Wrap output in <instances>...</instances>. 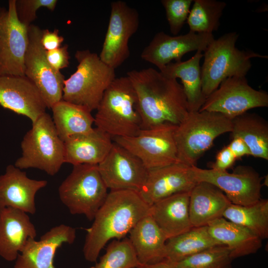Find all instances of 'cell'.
<instances>
[{
    "instance_id": "obj_6",
    "label": "cell",
    "mask_w": 268,
    "mask_h": 268,
    "mask_svg": "<svg viewBox=\"0 0 268 268\" xmlns=\"http://www.w3.org/2000/svg\"><path fill=\"white\" fill-rule=\"evenodd\" d=\"M232 120L216 112H190L174 131L179 163L196 166L198 160L221 134L230 133Z\"/></svg>"
},
{
    "instance_id": "obj_22",
    "label": "cell",
    "mask_w": 268,
    "mask_h": 268,
    "mask_svg": "<svg viewBox=\"0 0 268 268\" xmlns=\"http://www.w3.org/2000/svg\"><path fill=\"white\" fill-rule=\"evenodd\" d=\"M190 195V192L177 193L150 205V215L167 240L193 227L189 215Z\"/></svg>"
},
{
    "instance_id": "obj_26",
    "label": "cell",
    "mask_w": 268,
    "mask_h": 268,
    "mask_svg": "<svg viewBox=\"0 0 268 268\" xmlns=\"http://www.w3.org/2000/svg\"><path fill=\"white\" fill-rule=\"evenodd\" d=\"M207 226L211 236L228 248L233 260L255 254L262 246V240L252 231L223 217Z\"/></svg>"
},
{
    "instance_id": "obj_25",
    "label": "cell",
    "mask_w": 268,
    "mask_h": 268,
    "mask_svg": "<svg viewBox=\"0 0 268 268\" xmlns=\"http://www.w3.org/2000/svg\"><path fill=\"white\" fill-rule=\"evenodd\" d=\"M129 238L141 266L163 261L167 239L150 214L131 229Z\"/></svg>"
},
{
    "instance_id": "obj_32",
    "label": "cell",
    "mask_w": 268,
    "mask_h": 268,
    "mask_svg": "<svg viewBox=\"0 0 268 268\" xmlns=\"http://www.w3.org/2000/svg\"><path fill=\"white\" fill-rule=\"evenodd\" d=\"M187 22L190 31L211 33L220 26V19L226 3L216 0H195Z\"/></svg>"
},
{
    "instance_id": "obj_36",
    "label": "cell",
    "mask_w": 268,
    "mask_h": 268,
    "mask_svg": "<svg viewBox=\"0 0 268 268\" xmlns=\"http://www.w3.org/2000/svg\"><path fill=\"white\" fill-rule=\"evenodd\" d=\"M57 0H16L15 10L19 21L28 27L37 18L36 12L41 7L54 11Z\"/></svg>"
},
{
    "instance_id": "obj_7",
    "label": "cell",
    "mask_w": 268,
    "mask_h": 268,
    "mask_svg": "<svg viewBox=\"0 0 268 268\" xmlns=\"http://www.w3.org/2000/svg\"><path fill=\"white\" fill-rule=\"evenodd\" d=\"M32 124L21 142V155L14 166L21 170L38 169L54 176L65 163L64 142L48 113L43 114Z\"/></svg>"
},
{
    "instance_id": "obj_8",
    "label": "cell",
    "mask_w": 268,
    "mask_h": 268,
    "mask_svg": "<svg viewBox=\"0 0 268 268\" xmlns=\"http://www.w3.org/2000/svg\"><path fill=\"white\" fill-rule=\"evenodd\" d=\"M108 190L98 165L81 164L73 166L58 192L61 201L71 214L84 215L92 221L105 201Z\"/></svg>"
},
{
    "instance_id": "obj_24",
    "label": "cell",
    "mask_w": 268,
    "mask_h": 268,
    "mask_svg": "<svg viewBox=\"0 0 268 268\" xmlns=\"http://www.w3.org/2000/svg\"><path fill=\"white\" fill-rule=\"evenodd\" d=\"M231 202L215 186L198 182L190 192L189 215L193 227L207 226L211 222L223 217Z\"/></svg>"
},
{
    "instance_id": "obj_4",
    "label": "cell",
    "mask_w": 268,
    "mask_h": 268,
    "mask_svg": "<svg viewBox=\"0 0 268 268\" xmlns=\"http://www.w3.org/2000/svg\"><path fill=\"white\" fill-rule=\"evenodd\" d=\"M239 34L225 33L214 39L204 51L201 67L202 92L205 98L225 79L246 76L252 67L251 59L268 58L251 50H240L235 44Z\"/></svg>"
},
{
    "instance_id": "obj_20",
    "label": "cell",
    "mask_w": 268,
    "mask_h": 268,
    "mask_svg": "<svg viewBox=\"0 0 268 268\" xmlns=\"http://www.w3.org/2000/svg\"><path fill=\"white\" fill-rule=\"evenodd\" d=\"M47 184L46 180L30 179L25 171L8 165L0 175V208L9 207L35 214V196Z\"/></svg>"
},
{
    "instance_id": "obj_1",
    "label": "cell",
    "mask_w": 268,
    "mask_h": 268,
    "mask_svg": "<svg viewBox=\"0 0 268 268\" xmlns=\"http://www.w3.org/2000/svg\"><path fill=\"white\" fill-rule=\"evenodd\" d=\"M127 76L136 93L141 129L165 124L178 126L186 118L189 112L188 103L177 79L152 67L134 69Z\"/></svg>"
},
{
    "instance_id": "obj_29",
    "label": "cell",
    "mask_w": 268,
    "mask_h": 268,
    "mask_svg": "<svg viewBox=\"0 0 268 268\" xmlns=\"http://www.w3.org/2000/svg\"><path fill=\"white\" fill-rule=\"evenodd\" d=\"M53 121L57 132L64 142L75 135L91 132L94 117L87 108L63 100L51 108Z\"/></svg>"
},
{
    "instance_id": "obj_2",
    "label": "cell",
    "mask_w": 268,
    "mask_h": 268,
    "mask_svg": "<svg viewBox=\"0 0 268 268\" xmlns=\"http://www.w3.org/2000/svg\"><path fill=\"white\" fill-rule=\"evenodd\" d=\"M150 206L138 193L129 190L110 191L86 229L83 247L85 259L96 262L101 250L112 239L120 240L145 216Z\"/></svg>"
},
{
    "instance_id": "obj_38",
    "label": "cell",
    "mask_w": 268,
    "mask_h": 268,
    "mask_svg": "<svg viewBox=\"0 0 268 268\" xmlns=\"http://www.w3.org/2000/svg\"><path fill=\"white\" fill-rule=\"evenodd\" d=\"M236 158L228 146H224L217 154L214 162L210 163V168L227 171L234 164Z\"/></svg>"
},
{
    "instance_id": "obj_37",
    "label": "cell",
    "mask_w": 268,
    "mask_h": 268,
    "mask_svg": "<svg viewBox=\"0 0 268 268\" xmlns=\"http://www.w3.org/2000/svg\"><path fill=\"white\" fill-rule=\"evenodd\" d=\"M46 55L50 65L58 71L67 67L69 65L70 57L67 45H65L55 50L46 51Z\"/></svg>"
},
{
    "instance_id": "obj_15",
    "label": "cell",
    "mask_w": 268,
    "mask_h": 268,
    "mask_svg": "<svg viewBox=\"0 0 268 268\" xmlns=\"http://www.w3.org/2000/svg\"><path fill=\"white\" fill-rule=\"evenodd\" d=\"M15 0L8 1V9L0 18V75L25 76L28 30L17 18Z\"/></svg>"
},
{
    "instance_id": "obj_10",
    "label": "cell",
    "mask_w": 268,
    "mask_h": 268,
    "mask_svg": "<svg viewBox=\"0 0 268 268\" xmlns=\"http://www.w3.org/2000/svg\"><path fill=\"white\" fill-rule=\"evenodd\" d=\"M28 43L24 58V74L38 88L47 108L62 100L64 75L48 62L41 43L42 30L32 24L27 27Z\"/></svg>"
},
{
    "instance_id": "obj_14",
    "label": "cell",
    "mask_w": 268,
    "mask_h": 268,
    "mask_svg": "<svg viewBox=\"0 0 268 268\" xmlns=\"http://www.w3.org/2000/svg\"><path fill=\"white\" fill-rule=\"evenodd\" d=\"M98 168L110 191L129 190L139 193L148 172L137 157L114 141Z\"/></svg>"
},
{
    "instance_id": "obj_42",
    "label": "cell",
    "mask_w": 268,
    "mask_h": 268,
    "mask_svg": "<svg viewBox=\"0 0 268 268\" xmlns=\"http://www.w3.org/2000/svg\"><path fill=\"white\" fill-rule=\"evenodd\" d=\"M6 10V9H5L4 8L0 7V18L3 15Z\"/></svg>"
},
{
    "instance_id": "obj_40",
    "label": "cell",
    "mask_w": 268,
    "mask_h": 268,
    "mask_svg": "<svg viewBox=\"0 0 268 268\" xmlns=\"http://www.w3.org/2000/svg\"><path fill=\"white\" fill-rule=\"evenodd\" d=\"M237 159L245 155H250V152L245 142L240 138L233 137L227 145Z\"/></svg>"
},
{
    "instance_id": "obj_13",
    "label": "cell",
    "mask_w": 268,
    "mask_h": 268,
    "mask_svg": "<svg viewBox=\"0 0 268 268\" xmlns=\"http://www.w3.org/2000/svg\"><path fill=\"white\" fill-rule=\"evenodd\" d=\"M139 24L138 11L126 2L111 3L109 21L100 59L114 69L121 66L130 57L129 41L137 31Z\"/></svg>"
},
{
    "instance_id": "obj_18",
    "label": "cell",
    "mask_w": 268,
    "mask_h": 268,
    "mask_svg": "<svg viewBox=\"0 0 268 268\" xmlns=\"http://www.w3.org/2000/svg\"><path fill=\"white\" fill-rule=\"evenodd\" d=\"M76 230L68 225L60 224L45 233L39 241L28 240L15 260L14 268H56L54 258L57 250L63 244H72Z\"/></svg>"
},
{
    "instance_id": "obj_19",
    "label": "cell",
    "mask_w": 268,
    "mask_h": 268,
    "mask_svg": "<svg viewBox=\"0 0 268 268\" xmlns=\"http://www.w3.org/2000/svg\"><path fill=\"white\" fill-rule=\"evenodd\" d=\"M197 184L192 166L178 162L148 170L146 181L138 193L150 206L172 195L191 192Z\"/></svg>"
},
{
    "instance_id": "obj_9",
    "label": "cell",
    "mask_w": 268,
    "mask_h": 268,
    "mask_svg": "<svg viewBox=\"0 0 268 268\" xmlns=\"http://www.w3.org/2000/svg\"><path fill=\"white\" fill-rule=\"evenodd\" d=\"M176 126L163 124L141 129L135 136L116 137L113 140L137 157L150 170L178 162L174 138Z\"/></svg>"
},
{
    "instance_id": "obj_33",
    "label": "cell",
    "mask_w": 268,
    "mask_h": 268,
    "mask_svg": "<svg viewBox=\"0 0 268 268\" xmlns=\"http://www.w3.org/2000/svg\"><path fill=\"white\" fill-rule=\"evenodd\" d=\"M141 266L129 239L115 240L99 261L90 268H134Z\"/></svg>"
},
{
    "instance_id": "obj_21",
    "label": "cell",
    "mask_w": 268,
    "mask_h": 268,
    "mask_svg": "<svg viewBox=\"0 0 268 268\" xmlns=\"http://www.w3.org/2000/svg\"><path fill=\"white\" fill-rule=\"evenodd\" d=\"M36 228L28 214L12 207L0 208V257L15 261L28 240L35 238Z\"/></svg>"
},
{
    "instance_id": "obj_23",
    "label": "cell",
    "mask_w": 268,
    "mask_h": 268,
    "mask_svg": "<svg viewBox=\"0 0 268 268\" xmlns=\"http://www.w3.org/2000/svg\"><path fill=\"white\" fill-rule=\"evenodd\" d=\"M113 138L96 128L91 132L71 136L64 141L65 161L73 166L98 165L113 144Z\"/></svg>"
},
{
    "instance_id": "obj_39",
    "label": "cell",
    "mask_w": 268,
    "mask_h": 268,
    "mask_svg": "<svg viewBox=\"0 0 268 268\" xmlns=\"http://www.w3.org/2000/svg\"><path fill=\"white\" fill-rule=\"evenodd\" d=\"M64 40V37L59 35L58 29H55L53 32L48 29L42 30L41 43L46 51L60 48Z\"/></svg>"
},
{
    "instance_id": "obj_35",
    "label": "cell",
    "mask_w": 268,
    "mask_h": 268,
    "mask_svg": "<svg viewBox=\"0 0 268 268\" xmlns=\"http://www.w3.org/2000/svg\"><path fill=\"white\" fill-rule=\"evenodd\" d=\"M192 0H162L170 31L177 35L187 22Z\"/></svg>"
},
{
    "instance_id": "obj_17",
    "label": "cell",
    "mask_w": 268,
    "mask_h": 268,
    "mask_svg": "<svg viewBox=\"0 0 268 268\" xmlns=\"http://www.w3.org/2000/svg\"><path fill=\"white\" fill-rule=\"evenodd\" d=\"M0 105L27 117L32 124L47 108L39 89L29 79L13 75H0Z\"/></svg>"
},
{
    "instance_id": "obj_16",
    "label": "cell",
    "mask_w": 268,
    "mask_h": 268,
    "mask_svg": "<svg viewBox=\"0 0 268 268\" xmlns=\"http://www.w3.org/2000/svg\"><path fill=\"white\" fill-rule=\"evenodd\" d=\"M214 39L211 33L189 32L185 34L170 36L163 31L157 33L141 53V58L155 65L159 70L174 60L181 61L187 53L204 52Z\"/></svg>"
},
{
    "instance_id": "obj_43",
    "label": "cell",
    "mask_w": 268,
    "mask_h": 268,
    "mask_svg": "<svg viewBox=\"0 0 268 268\" xmlns=\"http://www.w3.org/2000/svg\"><path fill=\"white\" fill-rule=\"evenodd\" d=\"M140 268V267L139 268Z\"/></svg>"
},
{
    "instance_id": "obj_31",
    "label": "cell",
    "mask_w": 268,
    "mask_h": 268,
    "mask_svg": "<svg viewBox=\"0 0 268 268\" xmlns=\"http://www.w3.org/2000/svg\"><path fill=\"white\" fill-rule=\"evenodd\" d=\"M223 217L248 229L262 240L268 237V199L261 198L248 205L231 203Z\"/></svg>"
},
{
    "instance_id": "obj_41",
    "label": "cell",
    "mask_w": 268,
    "mask_h": 268,
    "mask_svg": "<svg viewBox=\"0 0 268 268\" xmlns=\"http://www.w3.org/2000/svg\"><path fill=\"white\" fill-rule=\"evenodd\" d=\"M140 268H176L165 261H162L150 265L141 266Z\"/></svg>"
},
{
    "instance_id": "obj_12",
    "label": "cell",
    "mask_w": 268,
    "mask_h": 268,
    "mask_svg": "<svg viewBox=\"0 0 268 268\" xmlns=\"http://www.w3.org/2000/svg\"><path fill=\"white\" fill-rule=\"evenodd\" d=\"M192 170L197 183L204 182L215 186L232 204L251 205L262 198L263 178L251 167L239 166L232 173L197 166H192Z\"/></svg>"
},
{
    "instance_id": "obj_3",
    "label": "cell",
    "mask_w": 268,
    "mask_h": 268,
    "mask_svg": "<svg viewBox=\"0 0 268 268\" xmlns=\"http://www.w3.org/2000/svg\"><path fill=\"white\" fill-rule=\"evenodd\" d=\"M134 89L127 76L116 77L96 109V128L116 137L136 135L141 130Z\"/></svg>"
},
{
    "instance_id": "obj_27",
    "label": "cell",
    "mask_w": 268,
    "mask_h": 268,
    "mask_svg": "<svg viewBox=\"0 0 268 268\" xmlns=\"http://www.w3.org/2000/svg\"><path fill=\"white\" fill-rule=\"evenodd\" d=\"M203 57L202 52L197 51L190 59L170 63L159 70L167 77L181 79L189 112L199 111L206 99L201 88L200 61Z\"/></svg>"
},
{
    "instance_id": "obj_28",
    "label": "cell",
    "mask_w": 268,
    "mask_h": 268,
    "mask_svg": "<svg viewBox=\"0 0 268 268\" xmlns=\"http://www.w3.org/2000/svg\"><path fill=\"white\" fill-rule=\"evenodd\" d=\"M232 120L231 137L241 138L250 155L268 160V123L259 115L246 112Z\"/></svg>"
},
{
    "instance_id": "obj_30",
    "label": "cell",
    "mask_w": 268,
    "mask_h": 268,
    "mask_svg": "<svg viewBox=\"0 0 268 268\" xmlns=\"http://www.w3.org/2000/svg\"><path fill=\"white\" fill-rule=\"evenodd\" d=\"M218 245L222 244L211 236L207 226L193 227L167 240L163 261L170 264L176 263Z\"/></svg>"
},
{
    "instance_id": "obj_5",
    "label": "cell",
    "mask_w": 268,
    "mask_h": 268,
    "mask_svg": "<svg viewBox=\"0 0 268 268\" xmlns=\"http://www.w3.org/2000/svg\"><path fill=\"white\" fill-rule=\"evenodd\" d=\"M76 71L64 81L62 100L96 110L103 94L115 79V69L104 63L95 53L77 50Z\"/></svg>"
},
{
    "instance_id": "obj_11",
    "label": "cell",
    "mask_w": 268,
    "mask_h": 268,
    "mask_svg": "<svg viewBox=\"0 0 268 268\" xmlns=\"http://www.w3.org/2000/svg\"><path fill=\"white\" fill-rule=\"evenodd\" d=\"M268 106L267 92L252 87L246 76H233L224 79L199 111L219 113L232 120L251 109Z\"/></svg>"
},
{
    "instance_id": "obj_34",
    "label": "cell",
    "mask_w": 268,
    "mask_h": 268,
    "mask_svg": "<svg viewBox=\"0 0 268 268\" xmlns=\"http://www.w3.org/2000/svg\"><path fill=\"white\" fill-rule=\"evenodd\" d=\"M232 261L228 248L218 245L178 263L169 264L176 268H232Z\"/></svg>"
}]
</instances>
